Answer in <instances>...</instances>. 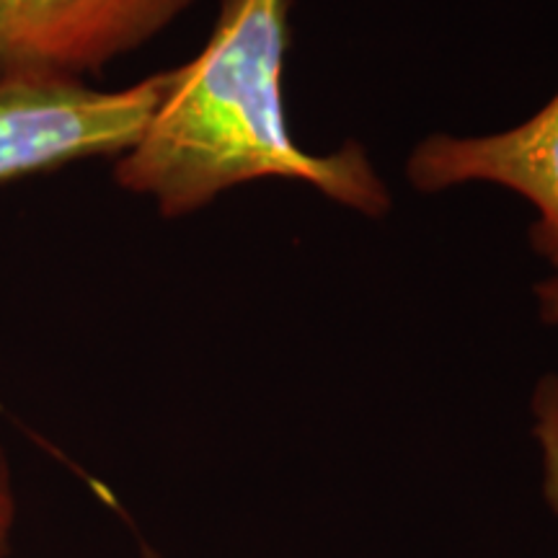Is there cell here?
<instances>
[{
	"label": "cell",
	"instance_id": "obj_1",
	"mask_svg": "<svg viewBox=\"0 0 558 558\" xmlns=\"http://www.w3.org/2000/svg\"><path fill=\"white\" fill-rule=\"evenodd\" d=\"M292 0H220L205 47L171 81L132 150L114 160L124 192L181 220L256 181L305 184L367 220L393 209V194L360 140L305 150L284 111L282 73Z\"/></svg>",
	"mask_w": 558,
	"mask_h": 558
},
{
	"label": "cell",
	"instance_id": "obj_2",
	"mask_svg": "<svg viewBox=\"0 0 558 558\" xmlns=\"http://www.w3.org/2000/svg\"><path fill=\"white\" fill-rule=\"evenodd\" d=\"M171 70L128 88L86 81L0 75V184L90 158H120L156 114Z\"/></svg>",
	"mask_w": 558,
	"mask_h": 558
},
{
	"label": "cell",
	"instance_id": "obj_3",
	"mask_svg": "<svg viewBox=\"0 0 558 558\" xmlns=\"http://www.w3.org/2000/svg\"><path fill=\"white\" fill-rule=\"evenodd\" d=\"M197 0H0V75L83 81L163 34Z\"/></svg>",
	"mask_w": 558,
	"mask_h": 558
},
{
	"label": "cell",
	"instance_id": "obj_4",
	"mask_svg": "<svg viewBox=\"0 0 558 558\" xmlns=\"http://www.w3.org/2000/svg\"><path fill=\"white\" fill-rule=\"evenodd\" d=\"M407 181L422 194L492 184L533 207L527 243L558 271V90L525 122L488 135L435 132L416 140Z\"/></svg>",
	"mask_w": 558,
	"mask_h": 558
},
{
	"label": "cell",
	"instance_id": "obj_5",
	"mask_svg": "<svg viewBox=\"0 0 558 558\" xmlns=\"http://www.w3.org/2000/svg\"><path fill=\"white\" fill-rule=\"evenodd\" d=\"M533 439L541 458V492L558 518V369L543 375L530 396Z\"/></svg>",
	"mask_w": 558,
	"mask_h": 558
},
{
	"label": "cell",
	"instance_id": "obj_6",
	"mask_svg": "<svg viewBox=\"0 0 558 558\" xmlns=\"http://www.w3.org/2000/svg\"><path fill=\"white\" fill-rule=\"evenodd\" d=\"M19 520V488L13 478V465L5 450L3 439H0V550H11L13 530Z\"/></svg>",
	"mask_w": 558,
	"mask_h": 558
},
{
	"label": "cell",
	"instance_id": "obj_7",
	"mask_svg": "<svg viewBox=\"0 0 558 558\" xmlns=\"http://www.w3.org/2000/svg\"><path fill=\"white\" fill-rule=\"evenodd\" d=\"M533 298L535 308H538V318L546 326L558 329V271H550L548 277L533 284Z\"/></svg>",
	"mask_w": 558,
	"mask_h": 558
},
{
	"label": "cell",
	"instance_id": "obj_8",
	"mask_svg": "<svg viewBox=\"0 0 558 558\" xmlns=\"http://www.w3.org/2000/svg\"><path fill=\"white\" fill-rule=\"evenodd\" d=\"M143 558H163V556H158V554H156V550L145 548V550H143Z\"/></svg>",
	"mask_w": 558,
	"mask_h": 558
},
{
	"label": "cell",
	"instance_id": "obj_9",
	"mask_svg": "<svg viewBox=\"0 0 558 558\" xmlns=\"http://www.w3.org/2000/svg\"><path fill=\"white\" fill-rule=\"evenodd\" d=\"M0 558H16L11 554V550H0Z\"/></svg>",
	"mask_w": 558,
	"mask_h": 558
}]
</instances>
